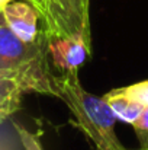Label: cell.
<instances>
[{
    "mask_svg": "<svg viewBox=\"0 0 148 150\" xmlns=\"http://www.w3.org/2000/svg\"><path fill=\"white\" fill-rule=\"evenodd\" d=\"M55 98H60L76 118V127L97 150H123L116 131V117L103 98L87 92L79 79V71L51 76Z\"/></svg>",
    "mask_w": 148,
    "mask_h": 150,
    "instance_id": "cell-1",
    "label": "cell"
},
{
    "mask_svg": "<svg viewBox=\"0 0 148 150\" xmlns=\"http://www.w3.org/2000/svg\"><path fill=\"white\" fill-rule=\"evenodd\" d=\"M48 55L45 28L34 42H25L12 32L0 12V77L18 82L25 92L55 96Z\"/></svg>",
    "mask_w": 148,
    "mask_h": 150,
    "instance_id": "cell-2",
    "label": "cell"
},
{
    "mask_svg": "<svg viewBox=\"0 0 148 150\" xmlns=\"http://www.w3.org/2000/svg\"><path fill=\"white\" fill-rule=\"evenodd\" d=\"M48 35L79 38L92 51L90 15L83 6V0H48Z\"/></svg>",
    "mask_w": 148,
    "mask_h": 150,
    "instance_id": "cell-3",
    "label": "cell"
},
{
    "mask_svg": "<svg viewBox=\"0 0 148 150\" xmlns=\"http://www.w3.org/2000/svg\"><path fill=\"white\" fill-rule=\"evenodd\" d=\"M48 54L60 73H73L80 70L92 51L79 38L48 35Z\"/></svg>",
    "mask_w": 148,
    "mask_h": 150,
    "instance_id": "cell-4",
    "label": "cell"
},
{
    "mask_svg": "<svg viewBox=\"0 0 148 150\" xmlns=\"http://www.w3.org/2000/svg\"><path fill=\"white\" fill-rule=\"evenodd\" d=\"M3 18L12 32L25 42H34L39 32L38 31V19L39 15L35 7L28 1H12L3 10Z\"/></svg>",
    "mask_w": 148,
    "mask_h": 150,
    "instance_id": "cell-5",
    "label": "cell"
},
{
    "mask_svg": "<svg viewBox=\"0 0 148 150\" xmlns=\"http://www.w3.org/2000/svg\"><path fill=\"white\" fill-rule=\"evenodd\" d=\"M102 98L106 100V103L109 105L113 115L126 124H132L144 109V106L141 103H138V102L132 100L129 96H126L121 91V88L112 89L110 92L105 93Z\"/></svg>",
    "mask_w": 148,
    "mask_h": 150,
    "instance_id": "cell-6",
    "label": "cell"
},
{
    "mask_svg": "<svg viewBox=\"0 0 148 150\" xmlns=\"http://www.w3.org/2000/svg\"><path fill=\"white\" fill-rule=\"evenodd\" d=\"M23 92L18 82L0 77V125L20 109Z\"/></svg>",
    "mask_w": 148,
    "mask_h": 150,
    "instance_id": "cell-7",
    "label": "cell"
},
{
    "mask_svg": "<svg viewBox=\"0 0 148 150\" xmlns=\"http://www.w3.org/2000/svg\"><path fill=\"white\" fill-rule=\"evenodd\" d=\"M13 128L16 130L18 137H19V140H20L25 150H45L42 143H41L39 136L36 133L29 131L26 127H23L22 124H19L16 121H13Z\"/></svg>",
    "mask_w": 148,
    "mask_h": 150,
    "instance_id": "cell-8",
    "label": "cell"
},
{
    "mask_svg": "<svg viewBox=\"0 0 148 150\" xmlns=\"http://www.w3.org/2000/svg\"><path fill=\"white\" fill-rule=\"evenodd\" d=\"M121 91L132 100L141 103L142 106H148V80H142V82L121 88Z\"/></svg>",
    "mask_w": 148,
    "mask_h": 150,
    "instance_id": "cell-9",
    "label": "cell"
},
{
    "mask_svg": "<svg viewBox=\"0 0 148 150\" xmlns=\"http://www.w3.org/2000/svg\"><path fill=\"white\" fill-rule=\"evenodd\" d=\"M131 125L134 127V131L138 137L141 149L148 150V106H144L140 117Z\"/></svg>",
    "mask_w": 148,
    "mask_h": 150,
    "instance_id": "cell-10",
    "label": "cell"
},
{
    "mask_svg": "<svg viewBox=\"0 0 148 150\" xmlns=\"http://www.w3.org/2000/svg\"><path fill=\"white\" fill-rule=\"evenodd\" d=\"M28 3H31L35 10L38 12L39 18L44 22V26L48 28L49 26V13H48V0H26Z\"/></svg>",
    "mask_w": 148,
    "mask_h": 150,
    "instance_id": "cell-11",
    "label": "cell"
},
{
    "mask_svg": "<svg viewBox=\"0 0 148 150\" xmlns=\"http://www.w3.org/2000/svg\"><path fill=\"white\" fill-rule=\"evenodd\" d=\"M12 1H13V0H0V12H1V10H3V9H4L7 4H10Z\"/></svg>",
    "mask_w": 148,
    "mask_h": 150,
    "instance_id": "cell-12",
    "label": "cell"
},
{
    "mask_svg": "<svg viewBox=\"0 0 148 150\" xmlns=\"http://www.w3.org/2000/svg\"><path fill=\"white\" fill-rule=\"evenodd\" d=\"M83 6H84V9L89 12V9H90V0H83Z\"/></svg>",
    "mask_w": 148,
    "mask_h": 150,
    "instance_id": "cell-13",
    "label": "cell"
},
{
    "mask_svg": "<svg viewBox=\"0 0 148 150\" xmlns=\"http://www.w3.org/2000/svg\"><path fill=\"white\" fill-rule=\"evenodd\" d=\"M0 150H4V147H1V146H0Z\"/></svg>",
    "mask_w": 148,
    "mask_h": 150,
    "instance_id": "cell-14",
    "label": "cell"
},
{
    "mask_svg": "<svg viewBox=\"0 0 148 150\" xmlns=\"http://www.w3.org/2000/svg\"><path fill=\"white\" fill-rule=\"evenodd\" d=\"M123 150H126V149H123ZM140 150H144V149H140Z\"/></svg>",
    "mask_w": 148,
    "mask_h": 150,
    "instance_id": "cell-15",
    "label": "cell"
}]
</instances>
